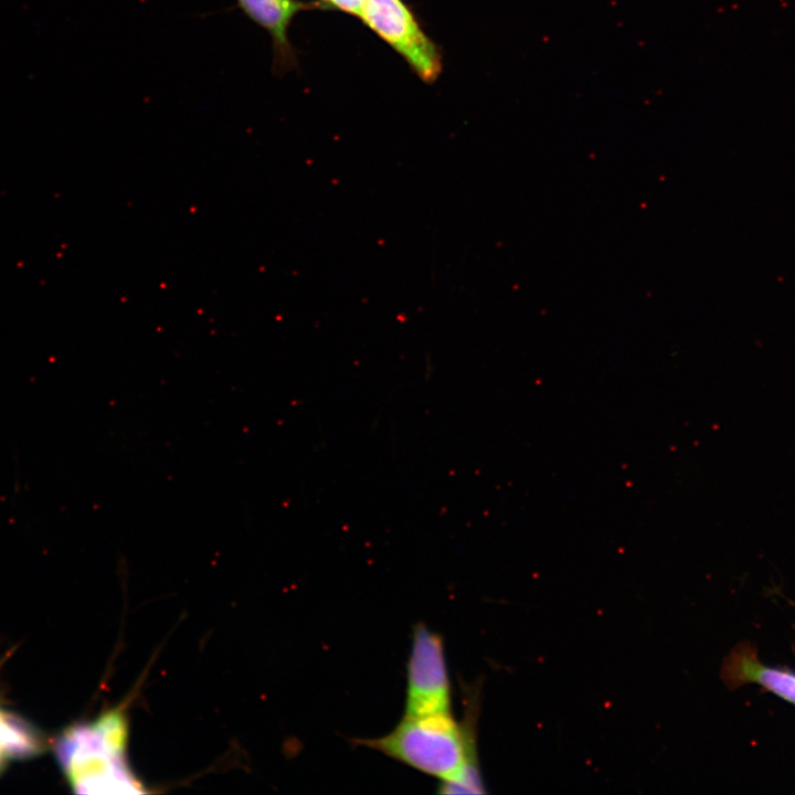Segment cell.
<instances>
[{"instance_id":"7","label":"cell","mask_w":795,"mask_h":795,"mask_svg":"<svg viewBox=\"0 0 795 795\" xmlns=\"http://www.w3.org/2000/svg\"><path fill=\"white\" fill-rule=\"evenodd\" d=\"M321 2L329 4L330 7L337 8L357 17L360 15L363 0H320Z\"/></svg>"},{"instance_id":"3","label":"cell","mask_w":795,"mask_h":795,"mask_svg":"<svg viewBox=\"0 0 795 795\" xmlns=\"http://www.w3.org/2000/svg\"><path fill=\"white\" fill-rule=\"evenodd\" d=\"M452 712L451 681L442 637L424 623L413 628L406 666L404 716Z\"/></svg>"},{"instance_id":"4","label":"cell","mask_w":795,"mask_h":795,"mask_svg":"<svg viewBox=\"0 0 795 795\" xmlns=\"http://www.w3.org/2000/svg\"><path fill=\"white\" fill-rule=\"evenodd\" d=\"M359 18L402 55L422 81L437 80L439 50L402 0H363Z\"/></svg>"},{"instance_id":"8","label":"cell","mask_w":795,"mask_h":795,"mask_svg":"<svg viewBox=\"0 0 795 795\" xmlns=\"http://www.w3.org/2000/svg\"><path fill=\"white\" fill-rule=\"evenodd\" d=\"M7 759L8 757L6 756L4 752L0 748V771L3 768Z\"/></svg>"},{"instance_id":"6","label":"cell","mask_w":795,"mask_h":795,"mask_svg":"<svg viewBox=\"0 0 795 795\" xmlns=\"http://www.w3.org/2000/svg\"><path fill=\"white\" fill-rule=\"evenodd\" d=\"M733 680L755 682L782 699L795 704V675L760 664L749 654L733 656L727 665Z\"/></svg>"},{"instance_id":"1","label":"cell","mask_w":795,"mask_h":795,"mask_svg":"<svg viewBox=\"0 0 795 795\" xmlns=\"http://www.w3.org/2000/svg\"><path fill=\"white\" fill-rule=\"evenodd\" d=\"M477 698L469 690L462 723L452 712L404 716L388 734L352 742L439 778L442 794H484L477 756Z\"/></svg>"},{"instance_id":"2","label":"cell","mask_w":795,"mask_h":795,"mask_svg":"<svg viewBox=\"0 0 795 795\" xmlns=\"http://www.w3.org/2000/svg\"><path fill=\"white\" fill-rule=\"evenodd\" d=\"M128 723L121 709L91 723L67 728L56 740L55 754L72 788L84 794L147 792L126 759Z\"/></svg>"},{"instance_id":"9","label":"cell","mask_w":795,"mask_h":795,"mask_svg":"<svg viewBox=\"0 0 795 795\" xmlns=\"http://www.w3.org/2000/svg\"><path fill=\"white\" fill-rule=\"evenodd\" d=\"M2 718H3V712L0 710V725H1V722H2Z\"/></svg>"},{"instance_id":"5","label":"cell","mask_w":795,"mask_h":795,"mask_svg":"<svg viewBox=\"0 0 795 795\" xmlns=\"http://www.w3.org/2000/svg\"><path fill=\"white\" fill-rule=\"evenodd\" d=\"M239 8L263 28L273 43V70L283 73L296 64V53L288 40V28L300 11L320 7L300 0H236Z\"/></svg>"}]
</instances>
